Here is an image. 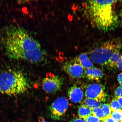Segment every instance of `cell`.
Instances as JSON below:
<instances>
[{"instance_id":"1","label":"cell","mask_w":122,"mask_h":122,"mask_svg":"<svg viewBox=\"0 0 122 122\" xmlns=\"http://www.w3.org/2000/svg\"><path fill=\"white\" fill-rule=\"evenodd\" d=\"M122 3V1H87L85 11L93 26L108 31L122 24V12L118 7Z\"/></svg>"},{"instance_id":"2","label":"cell","mask_w":122,"mask_h":122,"mask_svg":"<svg viewBox=\"0 0 122 122\" xmlns=\"http://www.w3.org/2000/svg\"><path fill=\"white\" fill-rule=\"evenodd\" d=\"M5 38L6 53L9 58L14 60L24 51L41 48L39 43L20 27H9L6 30Z\"/></svg>"},{"instance_id":"3","label":"cell","mask_w":122,"mask_h":122,"mask_svg":"<svg viewBox=\"0 0 122 122\" xmlns=\"http://www.w3.org/2000/svg\"><path fill=\"white\" fill-rule=\"evenodd\" d=\"M29 82L22 72L8 71L0 73V92L10 96L25 93L29 88Z\"/></svg>"},{"instance_id":"4","label":"cell","mask_w":122,"mask_h":122,"mask_svg":"<svg viewBox=\"0 0 122 122\" xmlns=\"http://www.w3.org/2000/svg\"><path fill=\"white\" fill-rule=\"evenodd\" d=\"M122 42L114 39L106 41L92 50L89 53V58L94 63L107 65L111 56L116 51H120Z\"/></svg>"},{"instance_id":"5","label":"cell","mask_w":122,"mask_h":122,"mask_svg":"<svg viewBox=\"0 0 122 122\" xmlns=\"http://www.w3.org/2000/svg\"><path fill=\"white\" fill-rule=\"evenodd\" d=\"M63 82L62 77L49 72L47 73L42 81V88L48 93H54L60 90Z\"/></svg>"},{"instance_id":"6","label":"cell","mask_w":122,"mask_h":122,"mask_svg":"<svg viewBox=\"0 0 122 122\" xmlns=\"http://www.w3.org/2000/svg\"><path fill=\"white\" fill-rule=\"evenodd\" d=\"M69 103L66 97H61L56 99L49 107L50 116L55 119H59L64 115L68 107Z\"/></svg>"},{"instance_id":"7","label":"cell","mask_w":122,"mask_h":122,"mask_svg":"<svg viewBox=\"0 0 122 122\" xmlns=\"http://www.w3.org/2000/svg\"><path fill=\"white\" fill-rule=\"evenodd\" d=\"M46 53L41 48L24 52L17 57L15 60H22L32 63H41L45 59Z\"/></svg>"},{"instance_id":"8","label":"cell","mask_w":122,"mask_h":122,"mask_svg":"<svg viewBox=\"0 0 122 122\" xmlns=\"http://www.w3.org/2000/svg\"><path fill=\"white\" fill-rule=\"evenodd\" d=\"M63 68L65 72L73 78H81L84 74V69L79 63L77 57L66 62Z\"/></svg>"},{"instance_id":"9","label":"cell","mask_w":122,"mask_h":122,"mask_svg":"<svg viewBox=\"0 0 122 122\" xmlns=\"http://www.w3.org/2000/svg\"><path fill=\"white\" fill-rule=\"evenodd\" d=\"M85 95L86 98L94 99L101 102L105 101L106 97L103 87L96 83L91 84L87 87Z\"/></svg>"},{"instance_id":"10","label":"cell","mask_w":122,"mask_h":122,"mask_svg":"<svg viewBox=\"0 0 122 122\" xmlns=\"http://www.w3.org/2000/svg\"><path fill=\"white\" fill-rule=\"evenodd\" d=\"M68 94L70 100L71 102L75 103L81 102L84 96L83 92L81 88L75 85L69 88Z\"/></svg>"},{"instance_id":"11","label":"cell","mask_w":122,"mask_h":122,"mask_svg":"<svg viewBox=\"0 0 122 122\" xmlns=\"http://www.w3.org/2000/svg\"><path fill=\"white\" fill-rule=\"evenodd\" d=\"M103 73L98 68H93L85 70L84 76L88 80L98 81L103 77Z\"/></svg>"},{"instance_id":"12","label":"cell","mask_w":122,"mask_h":122,"mask_svg":"<svg viewBox=\"0 0 122 122\" xmlns=\"http://www.w3.org/2000/svg\"><path fill=\"white\" fill-rule=\"evenodd\" d=\"M77 58L79 63L84 69L94 68L93 64L86 53H82Z\"/></svg>"},{"instance_id":"13","label":"cell","mask_w":122,"mask_h":122,"mask_svg":"<svg viewBox=\"0 0 122 122\" xmlns=\"http://www.w3.org/2000/svg\"><path fill=\"white\" fill-rule=\"evenodd\" d=\"M120 51H117L114 53L108 61L107 65L113 68L117 67V65L121 59L122 55Z\"/></svg>"},{"instance_id":"14","label":"cell","mask_w":122,"mask_h":122,"mask_svg":"<svg viewBox=\"0 0 122 122\" xmlns=\"http://www.w3.org/2000/svg\"><path fill=\"white\" fill-rule=\"evenodd\" d=\"M102 104L101 102L94 99L86 98L82 102L81 105L91 109L101 107Z\"/></svg>"},{"instance_id":"15","label":"cell","mask_w":122,"mask_h":122,"mask_svg":"<svg viewBox=\"0 0 122 122\" xmlns=\"http://www.w3.org/2000/svg\"><path fill=\"white\" fill-rule=\"evenodd\" d=\"M78 114L80 118L84 119L88 116L92 115V111L91 109L81 105L79 107Z\"/></svg>"},{"instance_id":"16","label":"cell","mask_w":122,"mask_h":122,"mask_svg":"<svg viewBox=\"0 0 122 122\" xmlns=\"http://www.w3.org/2000/svg\"><path fill=\"white\" fill-rule=\"evenodd\" d=\"M91 110L92 115L97 117L102 120L105 118L104 113L101 108H94Z\"/></svg>"},{"instance_id":"17","label":"cell","mask_w":122,"mask_h":122,"mask_svg":"<svg viewBox=\"0 0 122 122\" xmlns=\"http://www.w3.org/2000/svg\"><path fill=\"white\" fill-rule=\"evenodd\" d=\"M111 117L117 122H120L122 120V109L112 111Z\"/></svg>"},{"instance_id":"18","label":"cell","mask_w":122,"mask_h":122,"mask_svg":"<svg viewBox=\"0 0 122 122\" xmlns=\"http://www.w3.org/2000/svg\"><path fill=\"white\" fill-rule=\"evenodd\" d=\"M110 106L112 111L122 110L121 106L116 98L113 99Z\"/></svg>"},{"instance_id":"19","label":"cell","mask_w":122,"mask_h":122,"mask_svg":"<svg viewBox=\"0 0 122 122\" xmlns=\"http://www.w3.org/2000/svg\"><path fill=\"white\" fill-rule=\"evenodd\" d=\"M101 108L102 109L105 117L111 115L112 111L110 105L106 103L103 104H102Z\"/></svg>"},{"instance_id":"20","label":"cell","mask_w":122,"mask_h":122,"mask_svg":"<svg viewBox=\"0 0 122 122\" xmlns=\"http://www.w3.org/2000/svg\"><path fill=\"white\" fill-rule=\"evenodd\" d=\"M86 122H100V119L92 115H91L84 119Z\"/></svg>"},{"instance_id":"21","label":"cell","mask_w":122,"mask_h":122,"mask_svg":"<svg viewBox=\"0 0 122 122\" xmlns=\"http://www.w3.org/2000/svg\"><path fill=\"white\" fill-rule=\"evenodd\" d=\"M115 98L122 97V86H120L117 88L115 92Z\"/></svg>"},{"instance_id":"22","label":"cell","mask_w":122,"mask_h":122,"mask_svg":"<svg viewBox=\"0 0 122 122\" xmlns=\"http://www.w3.org/2000/svg\"><path fill=\"white\" fill-rule=\"evenodd\" d=\"M102 121L103 122H117L113 119L111 115L105 117Z\"/></svg>"},{"instance_id":"23","label":"cell","mask_w":122,"mask_h":122,"mask_svg":"<svg viewBox=\"0 0 122 122\" xmlns=\"http://www.w3.org/2000/svg\"><path fill=\"white\" fill-rule=\"evenodd\" d=\"M71 122H86L85 120L80 118H76L73 119Z\"/></svg>"},{"instance_id":"24","label":"cell","mask_w":122,"mask_h":122,"mask_svg":"<svg viewBox=\"0 0 122 122\" xmlns=\"http://www.w3.org/2000/svg\"><path fill=\"white\" fill-rule=\"evenodd\" d=\"M117 79L119 83L122 86V73L118 74Z\"/></svg>"},{"instance_id":"25","label":"cell","mask_w":122,"mask_h":122,"mask_svg":"<svg viewBox=\"0 0 122 122\" xmlns=\"http://www.w3.org/2000/svg\"><path fill=\"white\" fill-rule=\"evenodd\" d=\"M117 67L118 68L119 70H122V55L121 59L117 65Z\"/></svg>"},{"instance_id":"26","label":"cell","mask_w":122,"mask_h":122,"mask_svg":"<svg viewBox=\"0 0 122 122\" xmlns=\"http://www.w3.org/2000/svg\"><path fill=\"white\" fill-rule=\"evenodd\" d=\"M38 122H47L46 121L45 119L42 117H39Z\"/></svg>"},{"instance_id":"27","label":"cell","mask_w":122,"mask_h":122,"mask_svg":"<svg viewBox=\"0 0 122 122\" xmlns=\"http://www.w3.org/2000/svg\"><path fill=\"white\" fill-rule=\"evenodd\" d=\"M117 99V100L120 103V106H121L122 109V97H119L118 98H116Z\"/></svg>"},{"instance_id":"28","label":"cell","mask_w":122,"mask_h":122,"mask_svg":"<svg viewBox=\"0 0 122 122\" xmlns=\"http://www.w3.org/2000/svg\"><path fill=\"white\" fill-rule=\"evenodd\" d=\"M122 122V121H121V122Z\"/></svg>"}]
</instances>
